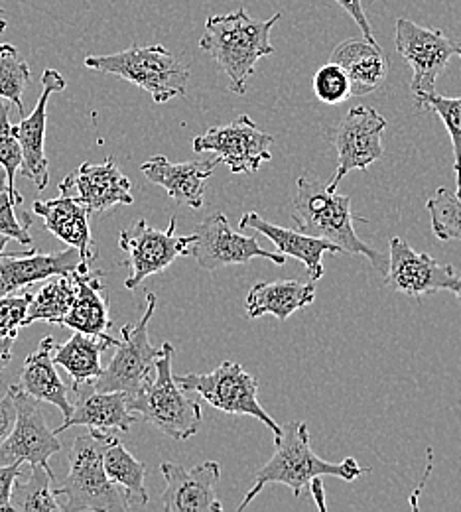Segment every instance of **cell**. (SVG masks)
<instances>
[{
    "label": "cell",
    "instance_id": "6da1fadb",
    "mask_svg": "<svg viewBox=\"0 0 461 512\" xmlns=\"http://www.w3.org/2000/svg\"><path fill=\"white\" fill-rule=\"evenodd\" d=\"M274 444H276L274 455L264 463L261 469H257L253 477V487L245 495L237 511H245L270 483L286 485L292 489L294 497H300L304 487H308L316 477L333 475L351 483L357 477L371 473L369 467H361L353 457H347L339 463H331L318 457L310 444L308 426L300 420L290 422L286 428H282V434L274 438Z\"/></svg>",
    "mask_w": 461,
    "mask_h": 512
},
{
    "label": "cell",
    "instance_id": "7a4b0ae2",
    "mask_svg": "<svg viewBox=\"0 0 461 512\" xmlns=\"http://www.w3.org/2000/svg\"><path fill=\"white\" fill-rule=\"evenodd\" d=\"M280 18L282 14L278 12L259 22L253 20L245 8L207 18L199 48L227 73L233 93L245 95L247 79L255 73L257 64L274 54L270 32Z\"/></svg>",
    "mask_w": 461,
    "mask_h": 512
},
{
    "label": "cell",
    "instance_id": "3957f363",
    "mask_svg": "<svg viewBox=\"0 0 461 512\" xmlns=\"http://www.w3.org/2000/svg\"><path fill=\"white\" fill-rule=\"evenodd\" d=\"M296 188L294 221L302 233L330 241L341 253L367 256L379 272L387 270L389 262L383 260V255L355 233L349 195L330 192L326 182L314 180L308 174L298 178Z\"/></svg>",
    "mask_w": 461,
    "mask_h": 512
},
{
    "label": "cell",
    "instance_id": "277c9868",
    "mask_svg": "<svg viewBox=\"0 0 461 512\" xmlns=\"http://www.w3.org/2000/svg\"><path fill=\"white\" fill-rule=\"evenodd\" d=\"M115 440L113 434L99 430H89V434L75 438L66 483L54 489L56 499L64 497L62 511H129L125 491L107 477L103 467V453Z\"/></svg>",
    "mask_w": 461,
    "mask_h": 512
},
{
    "label": "cell",
    "instance_id": "5b68a950",
    "mask_svg": "<svg viewBox=\"0 0 461 512\" xmlns=\"http://www.w3.org/2000/svg\"><path fill=\"white\" fill-rule=\"evenodd\" d=\"M172 357L174 345L162 343L154 375L136 394L129 396V410L172 440L186 442L198 434L203 412L198 400L190 398L188 392L176 383Z\"/></svg>",
    "mask_w": 461,
    "mask_h": 512
},
{
    "label": "cell",
    "instance_id": "8992f818",
    "mask_svg": "<svg viewBox=\"0 0 461 512\" xmlns=\"http://www.w3.org/2000/svg\"><path fill=\"white\" fill-rule=\"evenodd\" d=\"M85 67L131 81L132 85L150 93L158 105L184 97L190 79V69L184 62L158 44L131 46L111 56H89L85 58Z\"/></svg>",
    "mask_w": 461,
    "mask_h": 512
},
{
    "label": "cell",
    "instance_id": "52a82bcc",
    "mask_svg": "<svg viewBox=\"0 0 461 512\" xmlns=\"http://www.w3.org/2000/svg\"><path fill=\"white\" fill-rule=\"evenodd\" d=\"M174 379L186 392H196L213 408L227 414L257 418L274 432V438L282 434V428L259 402V381L251 377L239 363L225 361L209 373L178 375Z\"/></svg>",
    "mask_w": 461,
    "mask_h": 512
},
{
    "label": "cell",
    "instance_id": "ba28073f",
    "mask_svg": "<svg viewBox=\"0 0 461 512\" xmlns=\"http://www.w3.org/2000/svg\"><path fill=\"white\" fill-rule=\"evenodd\" d=\"M156 312V294H146V310L134 325L121 327V339L115 345V355L107 369L93 381L101 392L136 394L154 375V365L162 347H154L148 337V325Z\"/></svg>",
    "mask_w": 461,
    "mask_h": 512
},
{
    "label": "cell",
    "instance_id": "9c48e42d",
    "mask_svg": "<svg viewBox=\"0 0 461 512\" xmlns=\"http://www.w3.org/2000/svg\"><path fill=\"white\" fill-rule=\"evenodd\" d=\"M194 235H176V219H170L166 231L152 229L144 219L121 231L119 247L129 255L125 262L131 268V276L125 280V288L134 290L142 280L166 270L180 256L190 253Z\"/></svg>",
    "mask_w": 461,
    "mask_h": 512
},
{
    "label": "cell",
    "instance_id": "30bf717a",
    "mask_svg": "<svg viewBox=\"0 0 461 512\" xmlns=\"http://www.w3.org/2000/svg\"><path fill=\"white\" fill-rule=\"evenodd\" d=\"M385 284L410 298L452 292L461 302V272L452 264H440L430 255L416 253L402 237L391 239Z\"/></svg>",
    "mask_w": 461,
    "mask_h": 512
},
{
    "label": "cell",
    "instance_id": "8fae6325",
    "mask_svg": "<svg viewBox=\"0 0 461 512\" xmlns=\"http://www.w3.org/2000/svg\"><path fill=\"white\" fill-rule=\"evenodd\" d=\"M387 119L371 107H353L333 130V146L337 150V170L328 182L335 192L339 182L353 170H367L383 154V132Z\"/></svg>",
    "mask_w": 461,
    "mask_h": 512
},
{
    "label": "cell",
    "instance_id": "7c38bea8",
    "mask_svg": "<svg viewBox=\"0 0 461 512\" xmlns=\"http://www.w3.org/2000/svg\"><path fill=\"white\" fill-rule=\"evenodd\" d=\"M16 404V424L0 446V465L28 463L50 467V457L62 451L58 434L50 430L40 400L26 394L18 384L8 386Z\"/></svg>",
    "mask_w": 461,
    "mask_h": 512
},
{
    "label": "cell",
    "instance_id": "4fadbf2b",
    "mask_svg": "<svg viewBox=\"0 0 461 512\" xmlns=\"http://www.w3.org/2000/svg\"><path fill=\"white\" fill-rule=\"evenodd\" d=\"M396 52L412 69V93L426 95L436 91L440 73L458 56V44L442 30L424 28L412 20H396Z\"/></svg>",
    "mask_w": 461,
    "mask_h": 512
},
{
    "label": "cell",
    "instance_id": "5bb4252c",
    "mask_svg": "<svg viewBox=\"0 0 461 512\" xmlns=\"http://www.w3.org/2000/svg\"><path fill=\"white\" fill-rule=\"evenodd\" d=\"M272 142L274 138L257 127L249 115H241L225 127L209 128L196 136L194 150L213 152L233 174H253L272 158Z\"/></svg>",
    "mask_w": 461,
    "mask_h": 512
},
{
    "label": "cell",
    "instance_id": "9a60e30c",
    "mask_svg": "<svg viewBox=\"0 0 461 512\" xmlns=\"http://www.w3.org/2000/svg\"><path fill=\"white\" fill-rule=\"evenodd\" d=\"M192 255L203 270L215 272L229 264H247L255 258H266L278 266L286 262L282 253H268L261 249L255 237H247L231 229L225 213L217 211L203 219L196 227Z\"/></svg>",
    "mask_w": 461,
    "mask_h": 512
},
{
    "label": "cell",
    "instance_id": "2e32d148",
    "mask_svg": "<svg viewBox=\"0 0 461 512\" xmlns=\"http://www.w3.org/2000/svg\"><path fill=\"white\" fill-rule=\"evenodd\" d=\"M160 473L166 481V489L160 497L164 511H223V505L217 499V483L221 479L217 461L199 463L194 469L166 461L160 465Z\"/></svg>",
    "mask_w": 461,
    "mask_h": 512
},
{
    "label": "cell",
    "instance_id": "e0dca14e",
    "mask_svg": "<svg viewBox=\"0 0 461 512\" xmlns=\"http://www.w3.org/2000/svg\"><path fill=\"white\" fill-rule=\"evenodd\" d=\"M66 89V79L56 69H46L42 73V95L34 111L28 117H22L20 125H12L14 136L22 150L20 172L24 178L32 180L34 186L42 192L50 182V162L46 156V123H48V101L54 93Z\"/></svg>",
    "mask_w": 461,
    "mask_h": 512
},
{
    "label": "cell",
    "instance_id": "ac0fdd59",
    "mask_svg": "<svg viewBox=\"0 0 461 512\" xmlns=\"http://www.w3.org/2000/svg\"><path fill=\"white\" fill-rule=\"evenodd\" d=\"M60 193L75 195L89 215H101L115 205H132L131 180L113 158L103 164H81L60 182Z\"/></svg>",
    "mask_w": 461,
    "mask_h": 512
},
{
    "label": "cell",
    "instance_id": "d6986e66",
    "mask_svg": "<svg viewBox=\"0 0 461 512\" xmlns=\"http://www.w3.org/2000/svg\"><path fill=\"white\" fill-rule=\"evenodd\" d=\"M91 262H87L81 253L73 247L60 253L42 255L34 247L28 253L0 255V296H8L24 290L40 280L52 276H62L71 272H87Z\"/></svg>",
    "mask_w": 461,
    "mask_h": 512
},
{
    "label": "cell",
    "instance_id": "ffe728a7",
    "mask_svg": "<svg viewBox=\"0 0 461 512\" xmlns=\"http://www.w3.org/2000/svg\"><path fill=\"white\" fill-rule=\"evenodd\" d=\"M77 402L73 404L71 414L64 418L62 426L54 432L62 434L73 426H87L89 430L99 432H129L132 424L138 420L129 410L127 392H101L95 390L93 383L75 386Z\"/></svg>",
    "mask_w": 461,
    "mask_h": 512
},
{
    "label": "cell",
    "instance_id": "44dd1931",
    "mask_svg": "<svg viewBox=\"0 0 461 512\" xmlns=\"http://www.w3.org/2000/svg\"><path fill=\"white\" fill-rule=\"evenodd\" d=\"M221 160L215 156L213 160H190L174 164L166 156H152L140 166L144 178L164 188L166 193L192 209H201L205 201V186Z\"/></svg>",
    "mask_w": 461,
    "mask_h": 512
},
{
    "label": "cell",
    "instance_id": "7402d4cb",
    "mask_svg": "<svg viewBox=\"0 0 461 512\" xmlns=\"http://www.w3.org/2000/svg\"><path fill=\"white\" fill-rule=\"evenodd\" d=\"M34 213L44 219L46 231L77 249L87 262L97 258L95 241L89 229V211L75 195L62 193L54 199H38L34 201Z\"/></svg>",
    "mask_w": 461,
    "mask_h": 512
},
{
    "label": "cell",
    "instance_id": "603a6c76",
    "mask_svg": "<svg viewBox=\"0 0 461 512\" xmlns=\"http://www.w3.org/2000/svg\"><path fill=\"white\" fill-rule=\"evenodd\" d=\"M239 225H241V229H253L264 237H268L272 241V245L278 249V253L300 260L306 266L312 282L320 280L326 272L322 256L326 253H341L335 245H331L330 241L312 237L308 233H296L292 229L272 225V223L264 221L263 217L255 211L245 213L241 217Z\"/></svg>",
    "mask_w": 461,
    "mask_h": 512
},
{
    "label": "cell",
    "instance_id": "cb8c5ba5",
    "mask_svg": "<svg viewBox=\"0 0 461 512\" xmlns=\"http://www.w3.org/2000/svg\"><path fill=\"white\" fill-rule=\"evenodd\" d=\"M331 62L347 73L353 97L373 93L389 73V60L383 48L367 42L365 38H351L339 44L331 54Z\"/></svg>",
    "mask_w": 461,
    "mask_h": 512
},
{
    "label": "cell",
    "instance_id": "d4e9b609",
    "mask_svg": "<svg viewBox=\"0 0 461 512\" xmlns=\"http://www.w3.org/2000/svg\"><path fill=\"white\" fill-rule=\"evenodd\" d=\"M54 351L56 341L54 337H44L34 353H30L24 361V367L20 371L18 386L34 396L40 402L54 404L62 410L64 418H67L73 410V404L67 396V386L58 375L56 363H54Z\"/></svg>",
    "mask_w": 461,
    "mask_h": 512
},
{
    "label": "cell",
    "instance_id": "484cf974",
    "mask_svg": "<svg viewBox=\"0 0 461 512\" xmlns=\"http://www.w3.org/2000/svg\"><path fill=\"white\" fill-rule=\"evenodd\" d=\"M75 278L77 294L60 325L89 335H107L113 321L109 318V298L103 284V272L91 268L87 272H75Z\"/></svg>",
    "mask_w": 461,
    "mask_h": 512
},
{
    "label": "cell",
    "instance_id": "4316f807",
    "mask_svg": "<svg viewBox=\"0 0 461 512\" xmlns=\"http://www.w3.org/2000/svg\"><path fill=\"white\" fill-rule=\"evenodd\" d=\"M316 302L314 282L304 284L300 280H278L259 282L247 296V316L257 320L263 316H274L286 321L294 312L304 310Z\"/></svg>",
    "mask_w": 461,
    "mask_h": 512
},
{
    "label": "cell",
    "instance_id": "83f0119b",
    "mask_svg": "<svg viewBox=\"0 0 461 512\" xmlns=\"http://www.w3.org/2000/svg\"><path fill=\"white\" fill-rule=\"evenodd\" d=\"M117 341L119 339H113L111 335H89L75 331L64 345H56L54 363L71 377V388L93 383L103 373L101 355L109 347H115Z\"/></svg>",
    "mask_w": 461,
    "mask_h": 512
},
{
    "label": "cell",
    "instance_id": "f1b7e54d",
    "mask_svg": "<svg viewBox=\"0 0 461 512\" xmlns=\"http://www.w3.org/2000/svg\"><path fill=\"white\" fill-rule=\"evenodd\" d=\"M103 467L107 477L125 491L129 509L146 507L150 497L146 491V465L138 461L129 449L115 440L103 453Z\"/></svg>",
    "mask_w": 461,
    "mask_h": 512
},
{
    "label": "cell",
    "instance_id": "f546056e",
    "mask_svg": "<svg viewBox=\"0 0 461 512\" xmlns=\"http://www.w3.org/2000/svg\"><path fill=\"white\" fill-rule=\"evenodd\" d=\"M54 471L50 467L32 465L26 477H18L10 491V509L18 512L62 511L52 489Z\"/></svg>",
    "mask_w": 461,
    "mask_h": 512
},
{
    "label": "cell",
    "instance_id": "4dcf8cb0",
    "mask_svg": "<svg viewBox=\"0 0 461 512\" xmlns=\"http://www.w3.org/2000/svg\"><path fill=\"white\" fill-rule=\"evenodd\" d=\"M77 294V278L75 272L52 276L50 282H46L34 296L28 306L26 325L34 321H46L52 325H60L62 318L66 316Z\"/></svg>",
    "mask_w": 461,
    "mask_h": 512
},
{
    "label": "cell",
    "instance_id": "1f68e13d",
    "mask_svg": "<svg viewBox=\"0 0 461 512\" xmlns=\"http://www.w3.org/2000/svg\"><path fill=\"white\" fill-rule=\"evenodd\" d=\"M414 107L418 111L436 113L448 128L452 146H454V170H456V184H458L456 193L461 197V97H442L434 91L426 95H416Z\"/></svg>",
    "mask_w": 461,
    "mask_h": 512
},
{
    "label": "cell",
    "instance_id": "d6a6232c",
    "mask_svg": "<svg viewBox=\"0 0 461 512\" xmlns=\"http://www.w3.org/2000/svg\"><path fill=\"white\" fill-rule=\"evenodd\" d=\"M30 83V65L20 58V52L12 44H0V97L14 103L20 117H26L22 93Z\"/></svg>",
    "mask_w": 461,
    "mask_h": 512
},
{
    "label": "cell",
    "instance_id": "836d02e7",
    "mask_svg": "<svg viewBox=\"0 0 461 512\" xmlns=\"http://www.w3.org/2000/svg\"><path fill=\"white\" fill-rule=\"evenodd\" d=\"M432 231L440 241H461V197L448 188H440L426 201Z\"/></svg>",
    "mask_w": 461,
    "mask_h": 512
},
{
    "label": "cell",
    "instance_id": "e575fe53",
    "mask_svg": "<svg viewBox=\"0 0 461 512\" xmlns=\"http://www.w3.org/2000/svg\"><path fill=\"white\" fill-rule=\"evenodd\" d=\"M8 115H10V101L0 97V166L6 172L10 192L18 199V203H22L24 199H22L20 192L16 190V182H14L16 172L22 166V150H20V144L14 136L12 125L8 121Z\"/></svg>",
    "mask_w": 461,
    "mask_h": 512
},
{
    "label": "cell",
    "instance_id": "d590c367",
    "mask_svg": "<svg viewBox=\"0 0 461 512\" xmlns=\"http://www.w3.org/2000/svg\"><path fill=\"white\" fill-rule=\"evenodd\" d=\"M314 93L326 105L343 103L351 95L347 73L333 62L322 65L314 75Z\"/></svg>",
    "mask_w": 461,
    "mask_h": 512
},
{
    "label": "cell",
    "instance_id": "8d00e7d4",
    "mask_svg": "<svg viewBox=\"0 0 461 512\" xmlns=\"http://www.w3.org/2000/svg\"><path fill=\"white\" fill-rule=\"evenodd\" d=\"M32 294L0 296V339H16L20 329L26 327L28 306Z\"/></svg>",
    "mask_w": 461,
    "mask_h": 512
},
{
    "label": "cell",
    "instance_id": "74e56055",
    "mask_svg": "<svg viewBox=\"0 0 461 512\" xmlns=\"http://www.w3.org/2000/svg\"><path fill=\"white\" fill-rule=\"evenodd\" d=\"M16 199L12 193H0V235H6L8 239L18 241L20 245L32 247V237H30V227H32V217L26 213L22 221H18L16 211H14Z\"/></svg>",
    "mask_w": 461,
    "mask_h": 512
},
{
    "label": "cell",
    "instance_id": "f35d334b",
    "mask_svg": "<svg viewBox=\"0 0 461 512\" xmlns=\"http://www.w3.org/2000/svg\"><path fill=\"white\" fill-rule=\"evenodd\" d=\"M22 465L24 463L0 465V512L12 511L10 509V491H12L14 481L22 475Z\"/></svg>",
    "mask_w": 461,
    "mask_h": 512
},
{
    "label": "cell",
    "instance_id": "ab89813d",
    "mask_svg": "<svg viewBox=\"0 0 461 512\" xmlns=\"http://www.w3.org/2000/svg\"><path fill=\"white\" fill-rule=\"evenodd\" d=\"M335 2L357 22V26L361 28L363 38H365L367 42L379 44V42L375 40V34H373V30H371V24H369V20H367V14H365V10H363L361 0H335Z\"/></svg>",
    "mask_w": 461,
    "mask_h": 512
},
{
    "label": "cell",
    "instance_id": "60d3db41",
    "mask_svg": "<svg viewBox=\"0 0 461 512\" xmlns=\"http://www.w3.org/2000/svg\"><path fill=\"white\" fill-rule=\"evenodd\" d=\"M14 424H16V404H14L12 390L6 388V394L0 398V446L10 436Z\"/></svg>",
    "mask_w": 461,
    "mask_h": 512
},
{
    "label": "cell",
    "instance_id": "b9f144b4",
    "mask_svg": "<svg viewBox=\"0 0 461 512\" xmlns=\"http://www.w3.org/2000/svg\"><path fill=\"white\" fill-rule=\"evenodd\" d=\"M322 477H316L312 479L310 487H312V495H314V501H316V507L322 512L328 511V505H326V497H324V481H320Z\"/></svg>",
    "mask_w": 461,
    "mask_h": 512
},
{
    "label": "cell",
    "instance_id": "7bdbcfd3",
    "mask_svg": "<svg viewBox=\"0 0 461 512\" xmlns=\"http://www.w3.org/2000/svg\"><path fill=\"white\" fill-rule=\"evenodd\" d=\"M16 339H0V373L8 367L12 359V347Z\"/></svg>",
    "mask_w": 461,
    "mask_h": 512
},
{
    "label": "cell",
    "instance_id": "ee69618b",
    "mask_svg": "<svg viewBox=\"0 0 461 512\" xmlns=\"http://www.w3.org/2000/svg\"><path fill=\"white\" fill-rule=\"evenodd\" d=\"M4 192H10V186H8V178H6V172H4V170H0V193ZM12 197H14V195H12ZM14 199H16V197H14ZM16 203H18V199H16ZM18 205H20V203H18Z\"/></svg>",
    "mask_w": 461,
    "mask_h": 512
},
{
    "label": "cell",
    "instance_id": "f6af8a7d",
    "mask_svg": "<svg viewBox=\"0 0 461 512\" xmlns=\"http://www.w3.org/2000/svg\"><path fill=\"white\" fill-rule=\"evenodd\" d=\"M6 26H8V22H6V12L0 8V34L6 30Z\"/></svg>",
    "mask_w": 461,
    "mask_h": 512
},
{
    "label": "cell",
    "instance_id": "bcb514c9",
    "mask_svg": "<svg viewBox=\"0 0 461 512\" xmlns=\"http://www.w3.org/2000/svg\"><path fill=\"white\" fill-rule=\"evenodd\" d=\"M8 241H10V239H8V237H6V235H0V255H2V253H4V249H6V245H8Z\"/></svg>",
    "mask_w": 461,
    "mask_h": 512
},
{
    "label": "cell",
    "instance_id": "7dc6e473",
    "mask_svg": "<svg viewBox=\"0 0 461 512\" xmlns=\"http://www.w3.org/2000/svg\"><path fill=\"white\" fill-rule=\"evenodd\" d=\"M458 56L461 58V44H458Z\"/></svg>",
    "mask_w": 461,
    "mask_h": 512
}]
</instances>
